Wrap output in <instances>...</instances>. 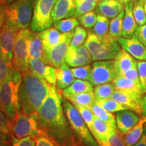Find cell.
Returning a JSON list of instances; mask_svg holds the SVG:
<instances>
[{"label":"cell","instance_id":"obj_1","mask_svg":"<svg viewBox=\"0 0 146 146\" xmlns=\"http://www.w3.org/2000/svg\"><path fill=\"white\" fill-rule=\"evenodd\" d=\"M40 128L57 146H81L67 120L62 106V97L56 87L50 93L38 112Z\"/></svg>","mask_w":146,"mask_h":146},{"label":"cell","instance_id":"obj_2","mask_svg":"<svg viewBox=\"0 0 146 146\" xmlns=\"http://www.w3.org/2000/svg\"><path fill=\"white\" fill-rule=\"evenodd\" d=\"M52 86L29 70L23 74L19 91L22 111L27 114L38 113L42 104L50 93Z\"/></svg>","mask_w":146,"mask_h":146},{"label":"cell","instance_id":"obj_3","mask_svg":"<svg viewBox=\"0 0 146 146\" xmlns=\"http://www.w3.org/2000/svg\"><path fill=\"white\" fill-rule=\"evenodd\" d=\"M22 81V72L12 68L8 77L0 86V110L10 119H13L22 111L19 102Z\"/></svg>","mask_w":146,"mask_h":146},{"label":"cell","instance_id":"obj_4","mask_svg":"<svg viewBox=\"0 0 146 146\" xmlns=\"http://www.w3.org/2000/svg\"><path fill=\"white\" fill-rule=\"evenodd\" d=\"M85 45L90 53L92 61L114 60L121 50L117 39L110 35L100 37L89 31Z\"/></svg>","mask_w":146,"mask_h":146},{"label":"cell","instance_id":"obj_5","mask_svg":"<svg viewBox=\"0 0 146 146\" xmlns=\"http://www.w3.org/2000/svg\"><path fill=\"white\" fill-rule=\"evenodd\" d=\"M62 106L69 125L81 146H100L74 106L62 98Z\"/></svg>","mask_w":146,"mask_h":146},{"label":"cell","instance_id":"obj_6","mask_svg":"<svg viewBox=\"0 0 146 146\" xmlns=\"http://www.w3.org/2000/svg\"><path fill=\"white\" fill-rule=\"evenodd\" d=\"M34 0H15L5 6V23L19 30L28 29L31 24Z\"/></svg>","mask_w":146,"mask_h":146},{"label":"cell","instance_id":"obj_7","mask_svg":"<svg viewBox=\"0 0 146 146\" xmlns=\"http://www.w3.org/2000/svg\"><path fill=\"white\" fill-rule=\"evenodd\" d=\"M11 135L18 139L26 137H35L41 131L38 113L27 114L23 111L13 119H10Z\"/></svg>","mask_w":146,"mask_h":146},{"label":"cell","instance_id":"obj_8","mask_svg":"<svg viewBox=\"0 0 146 146\" xmlns=\"http://www.w3.org/2000/svg\"><path fill=\"white\" fill-rule=\"evenodd\" d=\"M56 0H34L31 27L34 32H41L52 26V12Z\"/></svg>","mask_w":146,"mask_h":146},{"label":"cell","instance_id":"obj_9","mask_svg":"<svg viewBox=\"0 0 146 146\" xmlns=\"http://www.w3.org/2000/svg\"><path fill=\"white\" fill-rule=\"evenodd\" d=\"M32 31L29 29H21L16 36L14 45L12 66L22 72L30 70L29 56V39Z\"/></svg>","mask_w":146,"mask_h":146},{"label":"cell","instance_id":"obj_10","mask_svg":"<svg viewBox=\"0 0 146 146\" xmlns=\"http://www.w3.org/2000/svg\"><path fill=\"white\" fill-rule=\"evenodd\" d=\"M118 76V72L115 66L114 60L96 61L92 65L91 75L89 81L93 85L111 83Z\"/></svg>","mask_w":146,"mask_h":146},{"label":"cell","instance_id":"obj_11","mask_svg":"<svg viewBox=\"0 0 146 146\" xmlns=\"http://www.w3.org/2000/svg\"><path fill=\"white\" fill-rule=\"evenodd\" d=\"M19 31L5 22L0 31V56L9 62L12 63L14 45Z\"/></svg>","mask_w":146,"mask_h":146},{"label":"cell","instance_id":"obj_12","mask_svg":"<svg viewBox=\"0 0 146 146\" xmlns=\"http://www.w3.org/2000/svg\"><path fill=\"white\" fill-rule=\"evenodd\" d=\"M74 35V31L66 33L62 41L52 47L50 50L44 52V60L49 65L56 68H59L65 62V58L70 45V41Z\"/></svg>","mask_w":146,"mask_h":146},{"label":"cell","instance_id":"obj_13","mask_svg":"<svg viewBox=\"0 0 146 146\" xmlns=\"http://www.w3.org/2000/svg\"><path fill=\"white\" fill-rule=\"evenodd\" d=\"M30 70L39 78L50 84L51 86H56V68L49 65L43 60L39 58H31L29 60Z\"/></svg>","mask_w":146,"mask_h":146},{"label":"cell","instance_id":"obj_14","mask_svg":"<svg viewBox=\"0 0 146 146\" xmlns=\"http://www.w3.org/2000/svg\"><path fill=\"white\" fill-rule=\"evenodd\" d=\"M142 97L143 95L116 89L110 98L137 114H143L141 105Z\"/></svg>","mask_w":146,"mask_h":146},{"label":"cell","instance_id":"obj_15","mask_svg":"<svg viewBox=\"0 0 146 146\" xmlns=\"http://www.w3.org/2000/svg\"><path fill=\"white\" fill-rule=\"evenodd\" d=\"M92 58L85 45L78 47L70 46L65 58V62L72 68L90 64Z\"/></svg>","mask_w":146,"mask_h":146},{"label":"cell","instance_id":"obj_16","mask_svg":"<svg viewBox=\"0 0 146 146\" xmlns=\"http://www.w3.org/2000/svg\"><path fill=\"white\" fill-rule=\"evenodd\" d=\"M117 41L122 49L125 50L133 58L138 60H146V46L135 35L131 38L120 36Z\"/></svg>","mask_w":146,"mask_h":146},{"label":"cell","instance_id":"obj_17","mask_svg":"<svg viewBox=\"0 0 146 146\" xmlns=\"http://www.w3.org/2000/svg\"><path fill=\"white\" fill-rule=\"evenodd\" d=\"M76 6L74 0H56L52 12L54 23L74 16Z\"/></svg>","mask_w":146,"mask_h":146},{"label":"cell","instance_id":"obj_18","mask_svg":"<svg viewBox=\"0 0 146 146\" xmlns=\"http://www.w3.org/2000/svg\"><path fill=\"white\" fill-rule=\"evenodd\" d=\"M139 120L138 115L131 110L120 111L116 114V128L121 134H124L134 127Z\"/></svg>","mask_w":146,"mask_h":146},{"label":"cell","instance_id":"obj_19","mask_svg":"<svg viewBox=\"0 0 146 146\" xmlns=\"http://www.w3.org/2000/svg\"><path fill=\"white\" fill-rule=\"evenodd\" d=\"M125 10L123 4L115 0H103L98 2L96 13L108 18H114Z\"/></svg>","mask_w":146,"mask_h":146},{"label":"cell","instance_id":"obj_20","mask_svg":"<svg viewBox=\"0 0 146 146\" xmlns=\"http://www.w3.org/2000/svg\"><path fill=\"white\" fill-rule=\"evenodd\" d=\"M138 25L133 13V1L125 4V16L123 21L121 36L131 38L135 35Z\"/></svg>","mask_w":146,"mask_h":146},{"label":"cell","instance_id":"obj_21","mask_svg":"<svg viewBox=\"0 0 146 146\" xmlns=\"http://www.w3.org/2000/svg\"><path fill=\"white\" fill-rule=\"evenodd\" d=\"M44 52L50 50L64 39L66 33H61L55 27H50L40 32Z\"/></svg>","mask_w":146,"mask_h":146},{"label":"cell","instance_id":"obj_22","mask_svg":"<svg viewBox=\"0 0 146 146\" xmlns=\"http://www.w3.org/2000/svg\"><path fill=\"white\" fill-rule=\"evenodd\" d=\"M56 87L59 91H62L68 87L74 81V76L69 68V66L64 62L59 68H56Z\"/></svg>","mask_w":146,"mask_h":146},{"label":"cell","instance_id":"obj_23","mask_svg":"<svg viewBox=\"0 0 146 146\" xmlns=\"http://www.w3.org/2000/svg\"><path fill=\"white\" fill-rule=\"evenodd\" d=\"M28 50L29 60L31 58H39L44 60V50L40 32L32 31L29 39Z\"/></svg>","mask_w":146,"mask_h":146},{"label":"cell","instance_id":"obj_24","mask_svg":"<svg viewBox=\"0 0 146 146\" xmlns=\"http://www.w3.org/2000/svg\"><path fill=\"white\" fill-rule=\"evenodd\" d=\"M111 127L112 126L95 116L93 136L100 146H108V135Z\"/></svg>","mask_w":146,"mask_h":146},{"label":"cell","instance_id":"obj_25","mask_svg":"<svg viewBox=\"0 0 146 146\" xmlns=\"http://www.w3.org/2000/svg\"><path fill=\"white\" fill-rule=\"evenodd\" d=\"M114 60L118 74L130 69L137 68V62H136L135 58L123 49L120 50Z\"/></svg>","mask_w":146,"mask_h":146},{"label":"cell","instance_id":"obj_26","mask_svg":"<svg viewBox=\"0 0 146 146\" xmlns=\"http://www.w3.org/2000/svg\"><path fill=\"white\" fill-rule=\"evenodd\" d=\"M66 99L70 101L73 105H78L81 106L90 108L96 102V98L94 91L81 93L77 94H61Z\"/></svg>","mask_w":146,"mask_h":146},{"label":"cell","instance_id":"obj_27","mask_svg":"<svg viewBox=\"0 0 146 146\" xmlns=\"http://www.w3.org/2000/svg\"><path fill=\"white\" fill-rule=\"evenodd\" d=\"M112 83L115 86V88L118 90L141 95L143 94L140 83H136L134 81L124 77L123 76H117L112 81Z\"/></svg>","mask_w":146,"mask_h":146},{"label":"cell","instance_id":"obj_28","mask_svg":"<svg viewBox=\"0 0 146 146\" xmlns=\"http://www.w3.org/2000/svg\"><path fill=\"white\" fill-rule=\"evenodd\" d=\"M146 123L145 119L143 116L140 118L138 123L127 133L121 134L126 146H133L139 141L144 131V125Z\"/></svg>","mask_w":146,"mask_h":146},{"label":"cell","instance_id":"obj_29","mask_svg":"<svg viewBox=\"0 0 146 146\" xmlns=\"http://www.w3.org/2000/svg\"><path fill=\"white\" fill-rule=\"evenodd\" d=\"M94 91V85L87 80L76 79L67 88L59 91L61 94H77Z\"/></svg>","mask_w":146,"mask_h":146},{"label":"cell","instance_id":"obj_30","mask_svg":"<svg viewBox=\"0 0 146 146\" xmlns=\"http://www.w3.org/2000/svg\"><path fill=\"white\" fill-rule=\"evenodd\" d=\"M89 109L94 113L95 116L98 118L102 121L105 122L112 127H116V116L112 113H110L104 109L101 106L98 104L97 102L94 104Z\"/></svg>","mask_w":146,"mask_h":146},{"label":"cell","instance_id":"obj_31","mask_svg":"<svg viewBox=\"0 0 146 146\" xmlns=\"http://www.w3.org/2000/svg\"><path fill=\"white\" fill-rule=\"evenodd\" d=\"M109 25L110 21L108 18L98 14L96 25L93 27L92 31H90L100 37H105L109 35Z\"/></svg>","mask_w":146,"mask_h":146},{"label":"cell","instance_id":"obj_32","mask_svg":"<svg viewBox=\"0 0 146 146\" xmlns=\"http://www.w3.org/2000/svg\"><path fill=\"white\" fill-rule=\"evenodd\" d=\"M76 6L74 17L78 18L83 14L93 11L96 8L98 0H74Z\"/></svg>","mask_w":146,"mask_h":146},{"label":"cell","instance_id":"obj_33","mask_svg":"<svg viewBox=\"0 0 146 146\" xmlns=\"http://www.w3.org/2000/svg\"><path fill=\"white\" fill-rule=\"evenodd\" d=\"M115 90L116 88L113 83L101 84L96 85L94 88V92L96 100L110 99Z\"/></svg>","mask_w":146,"mask_h":146},{"label":"cell","instance_id":"obj_34","mask_svg":"<svg viewBox=\"0 0 146 146\" xmlns=\"http://www.w3.org/2000/svg\"><path fill=\"white\" fill-rule=\"evenodd\" d=\"M133 13L138 26L146 24V14L144 8V0H133Z\"/></svg>","mask_w":146,"mask_h":146},{"label":"cell","instance_id":"obj_35","mask_svg":"<svg viewBox=\"0 0 146 146\" xmlns=\"http://www.w3.org/2000/svg\"><path fill=\"white\" fill-rule=\"evenodd\" d=\"M79 21L76 17H71L60 20L54 23V27L63 33L72 31L79 25Z\"/></svg>","mask_w":146,"mask_h":146},{"label":"cell","instance_id":"obj_36","mask_svg":"<svg viewBox=\"0 0 146 146\" xmlns=\"http://www.w3.org/2000/svg\"><path fill=\"white\" fill-rule=\"evenodd\" d=\"M124 16H125V10L118 14L116 17L112 18L110 22L109 35L114 39H117L118 37L121 36Z\"/></svg>","mask_w":146,"mask_h":146},{"label":"cell","instance_id":"obj_37","mask_svg":"<svg viewBox=\"0 0 146 146\" xmlns=\"http://www.w3.org/2000/svg\"><path fill=\"white\" fill-rule=\"evenodd\" d=\"M96 102L104 109L110 113L118 112L120 111L125 110H129L127 107L124 106L123 105L120 104L118 102L111 98L104 100H96Z\"/></svg>","mask_w":146,"mask_h":146},{"label":"cell","instance_id":"obj_38","mask_svg":"<svg viewBox=\"0 0 146 146\" xmlns=\"http://www.w3.org/2000/svg\"><path fill=\"white\" fill-rule=\"evenodd\" d=\"M74 107L78 110V111L81 114L82 118L86 123L87 127L89 128V131L91 134L94 133V118L95 115L91 111L87 108L78 105H74Z\"/></svg>","mask_w":146,"mask_h":146},{"label":"cell","instance_id":"obj_39","mask_svg":"<svg viewBox=\"0 0 146 146\" xmlns=\"http://www.w3.org/2000/svg\"><path fill=\"white\" fill-rule=\"evenodd\" d=\"M87 35V31L84 27L77 26L74 30V35L70 41V46L72 47H80L86 41Z\"/></svg>","mask_w":146,"mask_h":146},{"label":"cell","instance_id":"obj_40","mask_svg":"<svg viewBox=\"0 0 146 146\" xmlns=\"http://www.w3.org/2000/svg\"><path fill=\"white\" fill-rule=\"evenodd\" d=\"M98 14L94 11L87 12L78 17L79 23L82 27L87 29H91L94 27L97 21Z\"/></svg>","mask_w":146,"mask_h":146},{"label":"cell","instance_id":"obj_41","mask_svg":"<svg viewBox=\"0 0 146 146\" xmlns=\"http://www.w3.org/2000/svg\"><path fill=\"white\" fill-rule=\"evenodd\" d=\"M91 70H92V66L90 64L71 68L74 77L77 79L87 80V81H89L90 79Z\"/></svg>","mask_w":146,"mask_h":146},{"label":"cell","instance_id":"obj_42","mask_svg":"<svg viewBox=\"0 0 146 146\" xmlns=\"http://www.w3.org/2000/svg\"><path fill=\"white\" fill-rule=\"evenodd\" d=\"M108 146H126L121 133L116 127H111L108 135Z\"/></svg>","mask_w":146,"mask_h":146},{"label":"cell","instance_id":"obj_43","mask_svg":"<svg viewBox=\"0 0 146 146\" xmlns=\"http://www.w3.org/2000/svg\"><path fill=\"white\" fill-rule=\"evenodd\" d=\"M12 68V63L6 61L0 56V86L8 77Z\"/></svg>","mask_w":146,"mask_h":146},{"label":"cell","instance_id":"obj_44","mask_svg":"<svg viewBox=\"0 0 146 146\" xmlns=\"http://www.w3.org/2000/svg\"><path fill=\"white\" fill-rule=\"evenodd\" d=\"M137 70L143 94L146 93V61L137 62Z\"/></svg>","mask_w":146,"mask_h":146},{"label":"cell","instance_id":"obj_45","mask_svg":"<svg viewBox=\"0 0 146 146\" xmlns=\"http://www.w3.org/2000/svg\"><path fill=\"white\" fill-rule=\"evenodd\" d=\"M34 139L35 141V146H57L52 139L49 137L42 130Z\"/></svg>","mask_w":146,"mask_h":146},{"label":"cell","instance_id":"obj_46","mask_svg":"<svg viewBox=\"0 0 146 146\" xmlns=\"http://www.w3.org/2000/svg\"><path fill=\"white\" fill-rule=\"evenodd\" d=\"M11 141L12 146H35V139L31 136L18 139L11 135Z\"/></svg>","mask_w":146,"mask_h":146},{"label":"cell","instance_id":"obj_47","mask_svg":"<svg viewBox=\"0 0 146 146\" xmlns=\"http://www.w3.org/2000/svg\"><path fill=\"white\" fill-rule=\"evenodd\" d=\"M0 131L11 135L10 119L1 110H0Z\"/></svg>","mask_w":146,"mask_h":146},{"label":"cell","instance_id":"obj_48","mask_svg":"<svg viewBox=\"0 0 146 146\" xmlns=\"http://www.w3.org/2000/svg\"><path fill=\"white\" fill-rule=\"evenodd\" d=\"M118 75L123 76L124 77L129 78V79L132 80V81H134L136 83H140L137 68H133L130 69V70L123 71V72H120L118 74Z\"/></svg>","mask_w":146,"mask_h":146},{"label":"cell","instance_id":"obj_49","mask_svg":"<svg viewBox=\"0 0 146 146\" xmlns=\"http://www.w3.org/2000/svg\"><path fill=\"white\" fill-rule=\"evenodd\" d=\"M135 35L145 46H146V24L142 26L137 27L135 33Z\"/></svg>","mask_w":146,"mask_h":146},{"label":"cell","instance_id":"obj_50","mask_svg":"<svg viewBox=\"0 0 146 146\" xmlns=\"http://www.w3.org/2000/svg\"><path fill=\"white\" fill-rule=\"evenodd\" d=\"M0 146H12L11 135H8L0 131Z\"/></svg>","mask_w":146,"mask_h":146},{"label":"cell","instance_id":"obj_51","mask_svg":"<svg viewBox=\"0 0 146 146\" xmlns=\"http://www.w3.org/2000/svg\"><path fill=\"white\" fill-rule=\"evenodd\" d=\"M7 3H0V31L2 28L5 21V6Z\"/></svg>","mask_w":146,"mask_h":146},{"label":"cell","instance_id":"obj_52","mask_svg":"<svg viewBox=\"0 0 146 146\" xmlns=\"http://www.w3.org/2000/svg\"><path fill=\"white\" fill-rule=\"evenodd\" d=\"M133 146H146V127L144 129V131L143 134H142L141 138Z\"/></svg>","mask_w":146,"mask_h":146},{"label":"cell","instance_id":"obj_53","mask_svg":"<svg viewBox=\"0 0 146 146\" xmlns=\"http://www.w3.org/2000/svg\"><path fill=\"white\" fill-rule=\"evenodd\" d=\"M141 105L142 108V112H143V116H146V94L145 96L142 97L141 101Z\"/></svg>","mask_w":146,"mask_h":146},{"label":"cell","instance_id":"obj_54","mask_svg":"<svg viewBox=\"0 0 146 146\" xmlns=\"http://www.w3.org/2000/svg\"><path fill=\"white\" fill-rule=\"evenodd\" d=\"M115 1H118V2H119L120 3H122V4H127V3L131 2V1H132V0H115Z\"/></svg>","mask_w":146,"mask_h":146},{"label":"cell","instance_id":"obj_55","mask_svg":"<svg viewBox=\"0 0 146 146\" xmlns=\"http://www.w3.org/2000/svg\"><path fill=\"white\" fill-rule=\"evenodd\" d=\"M144 8H145V12L146 14V0H144Z\"/></svg>","mask_w":146,"mask_h":146},{"label":"cell","instance_id":"obj_56","mask_svg":"<svg viewBox=\"0 0 146 146\" xmlns=\"http://www.w3.org/2000/svg\"><path fill=\"white\" fill-rule=\"evenodd\" d=\"M15 1V0H7V3H10L12 2H13V1Z\"/></svg>","mask_w":146,"mask_h":146},{"label":"cell","instance_id":"obj_57","mask_svg":"<svg viewBox=\"0 0 146 146\" xmlns=\"http://www.w3.org/2000/svg\"><path fill=\"white\" fill-rule=\"evenodd\" d=\"M7 3L6 0H0V3Z\"/></svg>","mask_w":146,"mask_h":146},{"label":"cell","instance_id":"obj_58","mask_svg":"<svg viewBox=\"0 0 146 146\" xmlns=\"http://www.w3.org/2000/svg\"><path fill=\"white\" fill-rule=\"evenodd\" d=\"M103 1V0H98V2H100V1Z\"/></svg>","mask_w":146,"mask_h":146},{"label":"cell","instance_id":"obj_59","mask_svg":"<svg viewBox=\"0 0 146 146\" xmlns=\"http://www.w3.org/2000/svg\"><path fill=\"white\" fill-rule=\"evenodd\" d=\"M144 116V118H145V121H146V116Z\"/></svg>","mask_w":146,"mask_h":146},{"label":"cell","instance_id":"obj_60","mask_svg":"<svg viewBox=\"0 0 146 146\" xmlns=\"http://www.w3.org/2000/svg\"><path fill=\"white\" fill-rule=\"evenodd\" d=\"M6 1H7V0H6Z\"/></svg>","mask_w":146,"mask_h":146}]
</instances>
